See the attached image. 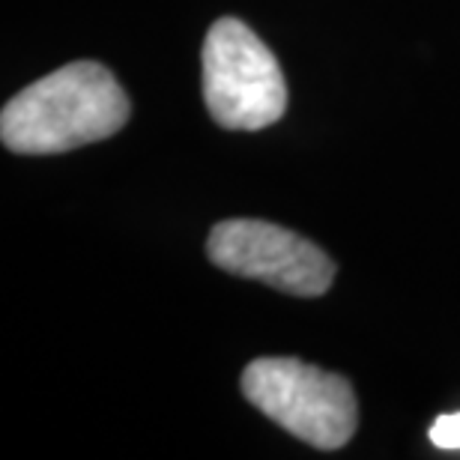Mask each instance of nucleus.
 I'll return each mask as SVG.
<instances>
[{
    "label": "nucleus",
    "instance_id": "obj_1",
    "mask_svg": "<svg viewBox=\"0 0 460 460\" xmlns=\"http://www.w3.org/2000/svg\"><path fill=\"white\" fill-rule=\"evenodd\" d=\"M128 96L102 63L60 66L13 96L0 114L4 146L22 155H51L111 137L128 119Z\"/></svg>",
    "mask_w": 460,
    "mask_h": 460
},
{
    "label": "nucleus",
    "instance_id": "obj_3",
    "mask_svg": "<svg viewBox=\"0 0 460 460\" xmlns=\"http://www.w3.org/2000/svg\"><path fill=\"white\" fill-rule=\"evenodd\" d=\"M204 99L218 126L261 132L279 123L288 108V84L275 54L239 18H218L204 51Z\"/></svg>",
    "mask_w": 460,
    "mask_h": 460
},
{
    "label": "nucleus",
    "instance_id": "obj_5",
    "mask_svg": "<svg viewBox=\"0 0 460 460\" xmlns=\"http://www.w3.org/2000/svg\"><path fill=\"white\" fill-rule=\"evenodd\" d=\"M430 443L443 452H460V412H448V416H439L428 430Z\"/></svg>",
    "mask_w": 460,
    "mask_h": 460
},
{
    "label": "nucleus",
    "instance_id": "obj_2",
    "mask_svg": "<svg viewBox=\"0 0 460 460\" xmlns=\"http://www.w3.org/2000/svg\"><path fill=\"white\" fill-rule=\"evenodd\" d=\"M243 392L263 416L314 448L332 452L356 434L358 407L353 385L299 358H254L243 371Z\"/></svg>",
    "mask_w": 460,
    "mask_h": 460
},
{
    "label": "nucleus",
    "instance_id": "obj_4",
    "mask_svg": "<svg viewBox=\"0 0 460 460\" xmlns=\"http://www.w3.org/2000/svg\"><path fill=\"white\" fill-rule=\"evenodd\" d=\"M207 254L225 272L263 281L290 296H323L335 263L305 236L257 218H227L213 227Z\"/></svg>",
    "mask_w": 460,
    "mask_h": 460
}]
</instances>
